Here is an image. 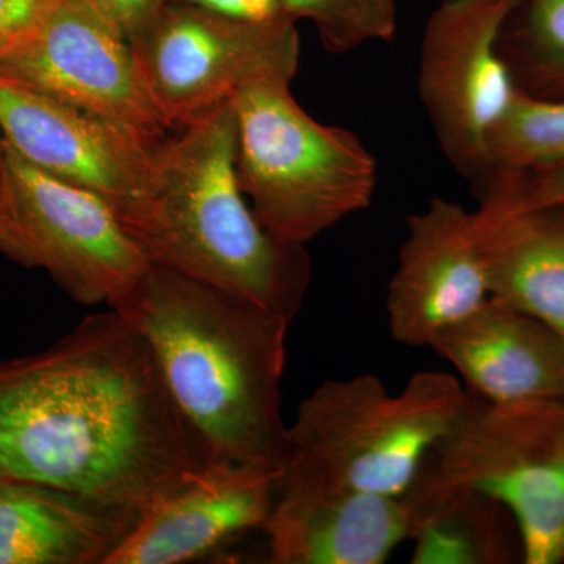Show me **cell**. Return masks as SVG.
<instances>
[{"label":"cell","mask_w":564,"mask_h":564,"mask_svg":"<svg viewBox=\"0 0 564 564\" xmlns=\"http://www.w3.org/2000/svg\"><path fill=\"white\" fill-rule=\"evenodd\" d=\"M139 511L0 478V564H107Z\"/></svg>","instance_id":"16"},{"label":"cell","mask_w":564,"mask_h":564,"mask_svg":"<svg viewBox=\"0 0 564 564\" xmlns=\"http://www.w3.org/2000/svg\"><path fill=\"white\" fill-rule=\"evenodd\" d=\"M131 40L154 18L165 0H87Z\"/></svg>","instance_id":"24"},{"label":"cell","mask_w":564,"mask_h":564,"mask_svg":"<svg viewBox=\"0 0 564 564\" xmlns=\"http://www.w3.org/2000/svg\"><path fill=\"white\" fill-rule=\"evenodd\" d=\"M236 159L229 101L155 144L143 185L118 217L151 263L292 322L310 288V256L259 223L245 202Z\"/></svg>","instance_id":"3"},{"label":"cell","mask_w":564,"mask_h":564,"mask_svg":"<svg viewBox=\"0 0 564 564\" xmlns=\"http://www.w3.org/2000/svg\"><path fill=\"white\" fill-rule=\"evenodd\" d=\"M198 9L247 22H270L282 20L280 0H177Z\"/></svg>","instance_id":"25"},{"label":"cell","mask_w":564,"mask_h":564,"mask_svg":"<svg viewBox=\"0 0 564 564\" xmlns=\"http://www.w3.org/2000/svg\"><path fill=\"white\" fill-rule=\"evenodd\" d=\"M273 564H381L410 540L404 496L282 481L263 525Z\"/></svg>","instance_id":"14"},{"label":"cell","mask_w":564,"mask_h":564,"mask_svg":"<svg viewBox=\"0 0 564 564\" xmlns=\"http://www.w3.org/2000/svg\"><path fill=\"white\" fill-rule=\"evenodd\" d=\"M0 252L46 270L85 306H110L151 263L104 196L36 169L7 143Z\"/></svg>","instance_id":"7"},{"label":"cell","mask_w":564,"mask_h":564,"mask_svg":"<svg viewBox=\"0 0 564 564\" xmlns=\"http://www.w3.org/2000/svg\"><path fill=\"white\" fill-rule=\"evenodd\" d=\"M406 239L386 296L389 332L408 347H429L436 334L489 299L474 212L445 198L406 218Z\"/></svg>","instance_id":"13"},{"label":"cell","mask_w":564,"mask_h":564,"mask_svg":"<svg viewBox=\"0 0 564 564\" xmlns=\"http://www.w3.org/2000/svg\"><path fill=\"white\" fill-rule=\"evenodd\" d=\"M491 403L564 400V339L532 315L489 296L429 344Z\"/></svg>","instance_id":"15"},{"label":"cell","mask_w":564,"mask_h":564,"mask_svg":"<svg viewBox=\"0 0 564 564\" xmlns=\"http://www.w3.org/2000/svg\"><path fill=\"white\" fill-rule=\"evenodd\" d=\"M292 74H261L231 104L236 169L256 218L280 242L304 247L373 202L378 163L355 132L314 120Z\"/></svg>","instance_id":"4"},{"label":"cell","mask_w":564,"mask_h":564,"mask_svg":"<svg viewBox=\"0 0 564 564\" xmlns=\"http://www.w3.org/2000/svg\"><path fill=\"white\" fill-rule=\"evenodd\" d=\"M478 204L527 209L564 203V161L521 172H496L473 187Z\"/></svg>","instance_id":"22"},{"label":"cell","mask_w":564,"mask_h":564,"mask_svg":"<svg viewBox=\"0 0 564 564\" xmlns=\"http://www.w3.org/2000/svg\"><path fill=\"white\" fill-rule=\"evenodd\" d=\"M129 43L152 106L170 131L225 106L261 74L295 76L300 63L299 33L289 18L231 20L177 0H165Z\"/></svg>","instance_id":"8"},{"label":"cell","mask_w":564,"mask_h":564,"mask_svg":"<svg viewBox=\"0 0 564 564\" xmlns=\"http://www.w3.org/2000/svg\"><path fill=\"white\" fill-rule=\"evenodd\" d=\"M563 161L564 101L536 99L516 90L489 139L488 176Z\"/></svg>","instance_id":"20"},{"label":"cell","mask_w":564,"mask_h":564,"mask_svg":"<svg viewBox=\"0 0 564 564\" xmlns=\"http://www.w3.org/2000/svg\"><path fill=\"white\" fill-rule=\"evenodd\" d=\"M518 0H443L425 25L419 95L437 144L470 182L488 176V147L516 90L499 35Z\"/></svg>","instance_id":"9"},{"label":"cell","mask_w":564,"mask_h":564,"mask_svg":"<svg viewBox=\"0 0 564 564\" xmlns=\"http://www.w3.org/2000/svg\"><path fill=\"white\" fill-rule=\"evenodd\" d=\"M280 467L212 463L140 511L107 564H181L263 530L276 499Z\"/></svg>","instance_id":"12"},{"label":"cell","mask_w":564,"mask_h":564,"mask_svg":"<svg viewBox=\"0 0 564 564\" xmlns=\"http://www.w3.org/2000/svg\"><path fill=\"white\" fill-rule=\"evenodd\" d=\"M499 54L519 91L564 101V0H521L503 22Z\"/></svg>","instance_id":"19"},{"label":"cell","mask_w":564,"mask_h":564,"mask_svg":"<svg viewBox=\"0 0 564 564\" xmlns=\"http://www.w3.org/2000/svg\"><path fill=\"white\" fill-rule=\"evenodd\" d=\"M474 225L489 296L564 339V203L527 209L478 204Z\"/></svg>","instance_id":"17"},{"label":"cell","mask_w":564,"mask_h":564,"mask_svg":"<svg viewBox=\"0 0 564 564\" xmlns=\"http://www.w3.org/2000/svg\"><path fill=\"white\" fill-rule=\"evenodd\" d=\"M518 2H521V0H518Z\"/></svg>","instance_id":"27"},{"label":"cell","mask_w":564,"mask_h":564,"mask_svg":"<svg viewBox=\"0 0 564 564\" xmlns=\"http://www.w3.org/2000/svg\"><path fill=\"white\" fill-rule=\"evenodd\" d=\"M466 392L462 413L422 469L502 505L522 563H563L564 400L500 404Z\"/></svg>","instance_id":"6"},{"label":"cell","mask_w":564,"mask_h":564,"mask_svg":"<svg viewBox=\"0 0 564 564\" xmlns=\"http://www.w3.org/2000/svg\"><path fill=\"white\" fill-rule=\"evenodd\" d=\"M466 395L451 373L432 370L413 375L399 393L373 375L323 381L288 425L280 480L403 496Z\"/></svg>","instance_id":"5"},{"label":"cell","mask_w":564,"mask_h":564,"mask_svg":"<svg viewBox=\"0 0 564 564\" xmlns=\"http://www.w3.org/2000/svg\"><path fill=\"white\" fill-rule=\"evenodd\" d=\"M293 22L306 20L317 29L323 47L344 55L370 41H392L399 0H280Z\"/></svg>","instance_id":"21"},{"label":"cell","mask_w":564,"mask_h":564,"mask_svg":"<svg viewBox=\"0 0 564 564\" xmlns=\"http://www.w3.org/2000/svg\"><path fill=\"white\" fill-rule=\"evenodd\" d=\"M0 74L148 139L170 131L128 36L87 0H52L35 31L0 57Z\"/></svg>","instance_id":"10"},{"label":"cell","mask_w":564,"mask_h":564,"mask_svg":"<svg viewBox=\"0 0 564 564\" xmlns=\"http://www.w3.org/2000/svg\"><path fill=\"white\" fill-rule=\"evenodd\" d=\"M110 307L147 337L212 462L280 467L291 321L155 263Z\"/></svg>","instance_id":"2"},{"label":"cell","mask_w":564,"mask_h":564,"mask_svg":"<svg viewBox=\"0 0 564 564\" xmlns=\"http://www.w3.org/2000/svg\"><path fill=\"white\" fill-rule=\"evenodd\" d=\"M52 0H0V57L28 39Z\"/></svg>","instance_id":"23"},{"label":"cell","mask_w":564,"mask_h":564,"mask_svg":"<svg viewBox=\"0 0 564 564\" xmlns=\"http://www.w3.org/2000/svg\"><path fill=\"white\" fill-rule=\"evenodd\" d=\"M403 496L411 514V563L522 562L513 518L485 492L441 480L421 467Z\"/></svg>","instance_id":"18"},{"label":"cell","mask_w":564,"mask_h":564,"mask_svg":"<svg viewBox=\"0 0 564 564\" xmlns=\"http://www.w3.org/2000/svg\"><path fill=\"white\" fill-rule=\"evenodd\" d=\"M150 343L110 307L0 361V478L140 511L212 464Z\"/></svg>","instance_id":"1"},{"label":"cell","mask_w":564,"mask_h":564,"mask_svg":"<svg viewBox=\"0 0 564 564\" xmlns=\"http://www.w3.org/2000/svg\"><path fill=\"white\" fill-rule=\"evenodd\" d=\"M0 131L36 169L104 196L115 207L137 195L161 140L44 95L0 74Z\"/></svg>","instance_id":"11"},{"label":"cell","mask_w":564,"mask_h":564,"mask_svg":"<svg viewBox=\"0 0 564 564\" xmlns=\"http://www.w3.org/2000/svg\"><path fill=\"white\" fill-rule=\"evenodd\" d=\"M3 159H6V140L0 137V182H2Z\"/></svg>","instance_id":"26"}]
</instances>
